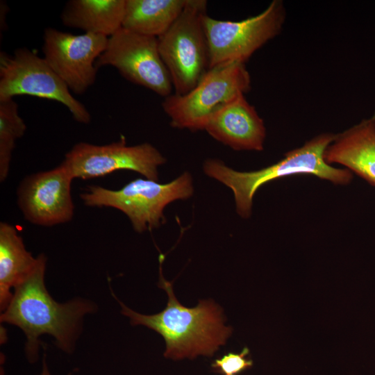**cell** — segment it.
<instances>
[{
  "label": "cell",
  "instance_id": "obj_1",
  "mask_svg": "<svg viewBox=\"0 0 375 375\" xmlns=\"http://www.w3.org/2000/svg\"><path fill=\"white\" fill-rule=\"evenodd\" d=\"M47 258L41 253L33 271L14 290L12 297L1 312L0 321L19 328L26 338V357L34 363L39 358L40 336L53 337L56 345L71 353L81 331L83 317L97 311L90 300L77 298L67 303L56 301L44 284Z\"/></svg>",
  "mask_w": 375,
  "mask_h": 375
},
{
  "label": "cell",
  "instance_id": "obj_2",
  "mask_svg": "<svg viewBox=\"0 0 375 375\" xmlns=\"http://www.w3.org/2000/svg\"><path fill=\"white\" fill-rule=\"evenodd\" d=\"M160 260L158 286L167 294L166 308L151 315L131 309L113 295L121 306V313L133 326L142 325L162 336L165 342L164 356L173 360L194 359L199 356L211 357L225 345L233 329L225 325L223 310L212 299L199 300L194 308H187L176 299L172 283L162 274Z\"/></svg>",
  "mask_w": 375,
  "mask_h": 375
},
{
  "label": "cell",
  "instance_id": "obj_3",
  "mask_svg": "<svg viewBox=\"0 0 375 375\" xmlns=\"http://www.w3.org/2000/svg\"><path fill=\"white\" fill-rule=\"evenodd\" d=\"M335 136L328 133L320 134L302 147L287 152L285 158L277 163L257 171L238 172L217 159L206 160L203 171L233 190L237 212L242 217L248 218L257 190L274 179L295 174H311L335 184L349 183L353 178L351 171L333 167L324 160V153Z\"/></svg>",
  "mask_w": 375,
  "mask_h": 375
},
{
  "label": "cell",
  "instance_id": "obj_4",
  "mask_svg": "<svg viewBox=\"0 0 375 375\" xmlns=\"http://www.w3.org/2000/svg\"><path fill=\"white\" fill-rule=\"evenodd\" d=\"M192 194V178L185 172L165 184L137 178L116 190L90 185L80 197L87 206L111 207L121 210L128 217L134 230L142 233L164 223L163 210L167 205L177 199H188Z\"/></svg>",
  "mask_w": 375,
  "mask_h": 375
},
{
  "label": "cell",
  "instance_id": "obj_5",
  "mask_svg": "<svg viewBox=\"0 0 375 375\" xmlns=\"http://www.w3.org/2000/svg\"><path fill=\"white\" fill-rule=\"evenodd\" d=\"M206 15V0H187L177 19L158 38L159 53L176 94L190 92L210 69L203 23Z\"/></svg>",
  "mask_w": 375,
  "mask_h": 375
},
{
  "label": "cell",
  "instance_id": "obj_6",
  "mask_svg": "<svg viewBox=\"0 0 375 375\" xmlns=\"http://www.w3.org/2000/svg\"><path fill=\"white\" fill-rule=\"evenodd\" d=\"M251 89L244 63L231 62L209 69L190 92L172 93L162 108L172 126L192 131L204 130L210 117L226 103Z\"/></svg>",
  "mask_w": 375,
  "mask_h": 375
},
{
  "label": "cell",
  "instance_id": "obj_7",
  "mask_svg": "<svg viewBox=\"0 0 375 375\" xmlns=\"http://www.w3.org/2000/svg\"><path fill=\"white\" fill-rule=\"evenodd\" d=\"M29 95L58 101L71 112L74 120L88 124L91 115L44 58L26 47L10 55L0 53V100Z\"/></svg>",
  "mask_w": 375,
  "mask_h": 375
},
{
  "label": "cell",
  "instance_id": "obj_8",
  "mask_svg": "<svg viewBox=\"0 0 375 375\" xmlns=\"http://www.w3.org/2000/svg\"><path fill=\"white\" fill-rule=\"evenodd\" d=\"M285 8L274 0L258 15L238 22L204 18L209 47L210 69L231 62L244 63L260 47L281 31Z\"/></svg>",
  "mask_w": 375,
  "mask_h": 375
},
{
  "label": "cell",
  "instance_id": "obj_9",
  "mask_svg": "<svg viewBox=\"0 0 375 375\" xmlns=\"http://www.w3.org/2000/svg\"><path fill=\"white\" fill-rule=\"evenodd\" d=\"M112 66L126 80L165 98L172 94L170 75L159 53L158 38L121 28L110 36L96 62Z\"/></svg>",
  "mask_w": 375,
  "mask_h": 375
},
{
  "label": "cell",
  "instance_id": "obj_10",
  "mask_svg": "<svg viewBox=\"0 0 375 375\" xmlns=\"http://www.w3.org/2000/svg\"><path fill=\"white\" fill-rule=\"evenodd\" d=\"M165 162V158L152 144L145 142L128 146L123 137L105 145L78 142L65 154L61 164L73 178H98L118 170H131L158 181V167Z\"/></svg>",
  "mask_w": 375,
  "mask_h": 375
},
{
  "label": "cell",
  "instance_id": "obj_11",
  "mask_svg": "<svg viewBox=\"0 0 375 375\" xmlns=\"http://www.w3.org/2000/svg\"><path fill=\"white\" fill-rule=\"evenodd\" d=\"M108 40L99 34L74 35L47 28L43 35L44 58L71 92L82 94L95 82L96 62Z\"/></svg>",
  "mask_w": 375,
  "mask_h": 375
},
{
  "label": "cell",
  "instance_id": "obj_12",
  "mask_svg": "<svg viewBox=\"0 0 375 375\" xmlns=\"http://www.w3.org/2000/svg\"><path fill=\"white\" fill-rule=\"evenodd\" d=\"M73 177L60 164L26 176L17 188V204L24 218L42 226L72 220L74 205L71 193Z\"/></svg>",
  "mask_w": 375,
  "mask_h": 375
},
{
  "label": "cell",
  "instance_id": "obj_13",
  "mask_svg": "<svg viewBox=\"0 0 375 375\" xmlns=\"http://www.w3.org/2000/svg\"><path fill=\"white\" fill-rule=\"evenodd\" d=\"M204 130L216 140L237 151H261L266 137L262 119L244 94L217 110Z\"/></svg>",
  "mask_w": 375,
  "mask_h": 375
},
{
  "label": "cell",
  "instance_id": "obj_14",
  "mask_svg": "<svg viewBox=\"0 0 375 375\" xmlns=\"http://www.w3.org/2000/svg\"><path fill=\"white\" fill-rule=\"evenodd\" d=\"M324 161L338 163L375 187V112L336 134L324 153Z\"/></svg>",
  "mask_w": 375,
  "mask_h": 375
},
{
  "label": "cell",
  "instance_id": "obj_15",
  "mask_svg": "<svg viewBox=\"0 0 375 375\" xmlns=\"http://www.w3.org/2000/svg\"><path fill=\"white\" fill-rule=\"evenodd\" d=\"M34 258L25 247L16 227L7 222L0 223V310L8 306L15 288L35 269Z\"/></svg>",
  "mask_w": 375,
  "mask_h": 375
},
{
  "label": "cell",
  "instance_id": "obj_16",
  "mask_svg": "<svg viewBox=\"0 0 375 375\" xmlns=\"http://www.w3.org/2000/svg\"><path fill=\"white\" fill-rule=\"evenodd\" d=\"M125 0H71L61 13L62 24L109 38L122 27Z\"/></svg>",
  "mask_w": 375,
  "mask_h": 375
},
{
  "label": "cell",
  "instance_id": "obj_17",
  "mask_svg": "<svg viewBox=\"0 0 375 375\" xmlns=\"http://www.w3.org/2000/svg\"><path fill=\"white\" fill-rule=\"evenodd\" d=\"M187 0H125L122 28L158 38L182 12Z\"/></svg>",
  "mask_w": 375,
  "mask_h": 375
},
{
  "label": "cell",
  "instance_id": "obj_18",
  "mask_svg": "<svg viewBox=\"0 0 375 375\" xmlns=\"http://www.w3.org/2000/svg\"><path fill=\"white\" fill-rule=\"evenodd\" d=\"M26 126L13 99L0 100V181L8 176L16 141L26 132Z\"/></svg>",
  "mask_w": 375,
  "mask_h": 375
},
{
  "label": "cell",
  "instance_id": "obj_19",
  "mask_svg": "<svg viewBox=\"0 0 375 375\" xmlns=\"http://www.w3.org/2000/svg\"><path fill=\"white\" fill-rule=\"evenodd\" d=\"M248 353L247 348H244L240 353H229L216 359L212 362V367L222 373L223 375H237L252 366V360L245 358Z\"/></svg>",
  "mask_w": 375,
  "mask_h": 375
},
{
  "label": "cell",
  "instance_id": "obj_20",
  "mask_svg": "<svg viewBox=\"0 0 375 375\" xmlns=\"http://www.w3.org/2000/svg\"><path fill=\"white\" fill-rule=\"evenodd\" d=\"M38 375H51V373H50V371L49 369L47 361H46L45 354H44L43 360H42V367L41 372ZM67 375H72V374L69 373Z\"/></svg>",
  "mask_w": 375,
  "mask_h": 375
}]
</instances>
